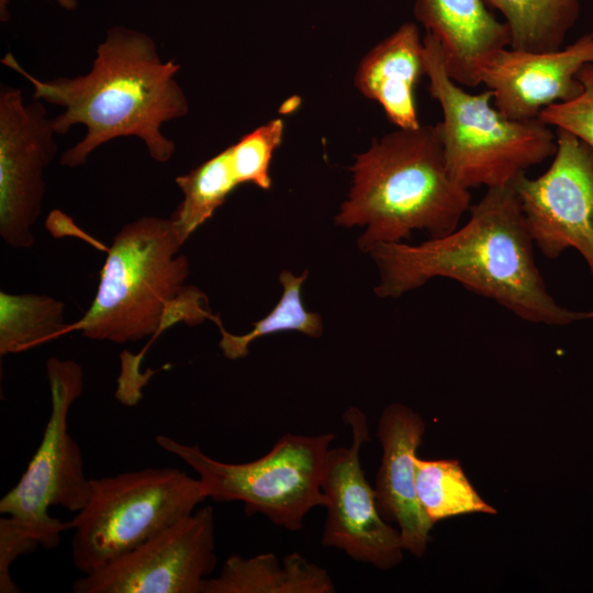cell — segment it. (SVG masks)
I'll list each match as a JSON object with an SVG mask.
<instances>
[{
	"mask_svg": "<svg viewBox=\"0 0 593 593\" xmlns=\"http://www.w3.org/2000/svg\"><path fill=\"white\" fill-rule=\"evenodd\" d=\"M369 254L380 273L373 289L379 298L395 299L434 278H447L529 323L593 320V311L569 310L548 292L512 186L488 188L471 204L467 222L449 234L417 245L383 243Z\"/></svg>",
	"mask_w": 593,
	"mask_h": 593,
	"instance_id": "obj_1",
	"label": "cell"
},
{
	"mask_svg": "<svg viewBox=\"0 0 593 593\" xmlns=\"http://www.w3.org/2000/svg\"><path fill=\"white\" fill-rule=\"evenodd\" d=\"M1 63L33 86L34 100L63 108L52 119L58 135L77 124L87 128L86 136L61 154V166L85 165L98 147L130 136L139 138L158 163L174 156L176 145L161 127L184 116L189 103L176 79L180 65L174 59L163 60L149 35L126 26L110 27L97 48L91 69L72 78L41 80L11 53Z\"/></svg>",
	"mask_w": 593,
	"mask_h": 593,
	"instance_id": "obj_2",
	"label": "cell"
},
{
	"mask_svg": "<svg viewBox=\"0 0 593 593\" xmlns=\"http://www.w3.org/2000/svg\"><path fill=\"white\" fill-rule=\"evenodd\" d=\"M353 186L335 216L365 231L357 244L369 253L413 231L449 234L471 206L470 190L449 175L437 125L398 128L355 156Z\"/></svg>",
	"mask_w": 593,
	"mask_h": 593,
	"instance_id": "obj_3",
	"label": "cell"
},
{
	"mask_svg": "<svg viewBox=\"0 0 593 593\" xmlns=\"http://www.w3.org/2000/svg\"><path fill=\"white\" fill-rule=\"evenodd\" d=\"M182 245L170 217L142 216L124 225L108 250L94 300L67 333L124 344L180 322L214 321L206 295L186 284L190 270Z\"/></svg>",
	"mask_w": 593,
	"mask_h": 593,
	"instance_id": "obj_4",
	"label": "cell"
},
{
	"mask_svg": "<svg viewBox=\"0 0 593 593\" xmlns=\"http://www.w3.org/2000/svg\"><path fill=\"white\" fill-rule=\"evenodd\" d=\"M428 91L439 103L437 125L449 175L463 188L511 186L533 166L552 157L557 136L541 120H513L493 103L486 89L470 93L447 74L440 45L423 37Z\"/></svg>",
	"mask_w": 593,
	"mask_h": 593,
	"instance_id": "obj_5",
	"label": "cell"
},
{
	"mask_svg": "<svg viewBox=\"0 0 593 593\" xmlns=\"http://www.w3.org/2000/svg\"><path fill=\"white\" fill-rule=\"evenodd\" d=\"M208 497L186 471L148 467L90 479L85 506L69 521L71 559L93 572L191 515Z\"/></svg>",
	"mask_w": 593,
	"mask_h": 593,
	"instance_id": "obj_6",
	"label": "cell"
},
{
	"mask_svg": "<svg viewBox=\"0 0 593 593\" xmlns=\"http://www.w3.org/2000/svg\"><path fill=\"white\" fill-rule=\"evenodd\" d=\"M335 435L284 434L262 457L230 463L208 456L198 445L166 435L157 445L193 469L208 499L242 502L248 515L262 514L288 530L302 528L311 510L323 506V480Z\"/></svg>",
	"mask_w": 593,
	"mask_h": 593,
	"instance_id": "obj_7",
	"label": "cell"
},
{
	"mask_svg": "<svg viewBox=\"0 0 593 593\" xmlns=\"http://www.w3.org/2000/svg\"><path fill=\"white\" fill-rule=\"evenodd\" d=\"M46 376L51 413L41 444L19 482L0 500V513L10 516L41 547L51 549L59 545L70 524L52 517L48 508L58 505L80 511L90 494V479L68 428L69 410L83 390V370L74 360L51 357Z\"/></svg>",
	"mask_w": 593,
	"mask_h": 593,
	"instance_id": "obj_8",
	"label": "cell"
},
{
	"mask_svg": "<svg viewBox=\"0 0 593 593\" xmlns=\"http://www.w3.org/2000/svg\"><path fill=\"white\" fill-rule=\"evenodd\" d=\"M557 149L537 178L519 176L511 184L534 246L549 259L574 248L593 277V148L556 128Z\"/></svg>",
	"mask_w": 593,
	"mask_h": 593,
	"instance_id": "obj_9",
	"label": "cell"
},
{
	"mask_svg": "<svg viewBox=\"0 0 593 593\" xmlns=\"http://www.w3.org/2000/svg\"><path fill=\"white\" fill-rule=\"evenodd\" d=\"M217 562L212 506L74 582L75 593H202Z\"/></svg>",
	"mask_w": 593,
	"mask_h": 593,
	"instance_id": "obj_10",
	"label": "cell"
},
{
	"mask_svg": "<svg viewBox=\"0 0 593 593\" xmlns=\"http://www.w3.org/2000/svg\"><path fill=\"white\" fill-rule=\"evenodd\" d=\"M343 419L350 428L351 444L331 447L328 452L322 485L326 508L322 545L357 562L391 569L402 561L404 547L400 530L380 515L374 490L362 470L360 451L370 440L368 421L355 406L346 410Z\"/></svg>",
	"mask_w": 593,
	"mask_h": 593,
	"instance_id": "obj_11",
	"label": "cell"
},
{
	"mask_svg": "<svg viewBox=\"0 0 593 593\" xmlns=\"http://www.w3.org/2000/svg\"><path fill=\"white\" fill-rule=\"evenodd\" d=\"M55 132L42 101L0 87V236L13 248L34 245L33 227L45 193L44 170L56 153Z\"/></svg>",
	"mask_w": 593,
	"mask_h": 593,
	"instance_id": "obj_12",
	"label": "cell"
},
{
	"mask_svg": "<svg viewBox=\"0 0 593 593\" xmlns=\"http://www.w3.org/2000/svg\"><path fill=\"white\" fill-rule=\"evenodd\" d=\"M588 64H593V33L551 51L500 49L482 65L479 81L505 116L533 120L545 108L581 93L578 76Z\"/></svg>",
	"mask_w": 593,
	"mask_h": 593,
	"instance_id": "obj_13",
	"label": "cell"
},
{
	"mask_svg": "<svg viewBox=\"0 0 593 593\" xmlns=\"http://www.w3.org/2000/svg\"><path fill=\"white\" fill-rule=\"evenodd\" d=\"M424 432L421 415L401 403L382 411L377 429L382 447L373 489L377 506L384 521L398 524L404 549L415 557L425 553L434 526L421 506L415 485L414 458Z\"/></svg>",
	"mask_w": 593,
	"mask_h": 593,
	"instance_id": "obj_14",
	"label": "cell"
},
{
	"mask_svg": "<svg viewBox=\"0 0 593 593\" xmlns=\"http://www.w3.org/2000/svg\"><path fill=\"white\" fill-rule=\"evenodd\" d=\"M414 15L440 45L448 76L466 87L480 85L482 65L511 46V33L483 0H415Z\"/></svg>",
	"mask_w": 593,
	"mask_h": 593,
	"instance_id": "obj_15",
	"label": "cell"
},
{
	"mask_svg": "<svg viewBox=\"0 0 593 593\" xmlns=\"http://www.w3.org/2000/svg\"><path fill=\"white\" fill-rule=\"evenodd\" d=\"M424 75L423 38L415 23L405 22L362 58L355 86L378 102L398 128H415L421 123L414 92Z\"/></svg>",
	"mask_w": 593,
	"mask_h": 593,
	"instance_id": "obj_16",
	"label": "cell"
},
{
	"mask_svg": "<svg viewBox=\"0 0 593 593\" xmlns=\"http://www.w3.org/2000/svg\"><path fill=\"white\" fill-rule=\"evenodd\" d=\"M333 592L335 585L327 570L295 551L281 559L272 552L249 558L233 553L202 589V593Z\"/></svg>",
	"mask_w": 593,
	"mask_h": 593,
	"instance_id": "obj_17",
	"label": "cell"
},
{
	"mask_svg": "<svg viewBox=\"0 0 593 593\" xmlns=\"http://www.w3.org/2000/svg\"><path fill=\"white\" fill-rule=\"evenodd\" d=\"M176 183L183 199L170 220L184 244L244 181L228 146L189 172L178 176Z\"/></svg>",
	"mask_w": 593,
	"mask_h": 593,
	"instance_id": "obj_18",
	"label": "cell"
},
{
	"mask_svg": "<svg viewBox=\"0 0 593 593\" xmlns=\"http://www.w3.org/2000/svg\"><path fill=\"white\" fill-rule=\"evenodd\" d=\"M505 19L514 49L544 52L562 47L579 16L580 0H483Z\"/></svg>",
	"mask_w": 593,
	"mask_h": 593,
	"instance_id": "obj_19",
	"label": "cell"
},
{
	"mask_svg": "<svg viewBox=\"0 0 593 593\" xmlns=\"http://www.w3.org/2000/svg\"><path fill=\"white\" fill-rule=\"evenodd\" d=\"M64 303L37 294L0 292V354L22 353L67 333Z\"/></svg>",
	"mask_w": 593,
	"mask_h": 593,
	"instance_id": "obj_20",
	"label": "cell"
},
{
	"mask_svg": "<svg viewBox=\"0 0 593 593\" xmlns=\"http://www.w3.org/2000/svg\"><path fill=\"white\" fill-rule=\"evenodd\" d=\"M415 485L421 506L435 524L469 513L494 514L455 459L424 460L415 456Z\"/></svg>",
	"mask_w": 593,
	"mask_h": 593,
	"instance_id": "obj_21",
	"label": "cell"
},
{
	"mask_svg": "<svg viewBox=\"0 0 593 593\" xmlns=\"http://www.w3.org/2000/svg\"><path fill=\"white\" fill-rule=\"evenodd\" d=\"M309 275L304 270L294 276L288 270L279 275L283 292L276 306L264 318L253 325V329L243 335L227 332L217 315L214 323L221 333L220 348L223 355L231 360L245 358L249 353V345L259 337L295 331L310 337H320L323 333L322 318L317 313L307 311L301 300V286Z\"/></svg>",
	"mask_w": 593,
	"mask_h": 593,
	"instance_id": "obj_22",
	"label": "cell"
},
{
	"mask_svg": "<svg viewBox=\"0 0 593 593\" xmlns=\"http://www.w3.org/2000/svg\"><path fill=\"white\" fill-rule=\"evenodd\" d=\"M283 131L282 120L273 119L230 146L244 183L255 184L262 190L271 188L270 164L282 142Z\"/></svg>",
	"mask_w": 593,
	"mask_h": 593,
	"instance_id": "obj_23",
	"label": "cell"
},
{
	"mask_svg": "<svg viewBox=\"0 0 593 593\" xmlns=\"http://www.w3.org/2000/svg\"><path fill=\"white\" fill-rule=\"evenodd\" d=\"M582 91L567 102L551 104L538 119L551 127L566 130L593 148V64L585 65L579 76Z\"/></svg>",
	"mask_w": 593,
	"mask_h": 593,
	"instance_id": "obj_24",
	"label": "cell"
},
{
	"mask_svg": "<svg viewBox=\"0 0 593 593\" xmlns=\"http://www.w3.org/2000/svg\"><path fill=\"white\" fill-rule=\"evenodd\" d=\"M38 546V542L21 529L10 516L4 515L0 518L1 593L19 592L10 574L11 566L18 557L32 553Z\"/></svg>",
	"mask_w": 593,
	"mask_h": 593,
	"instance_id": "obj_25",
	"label": "cell"
},
{
	"mask_svg": "<svg viewBox=\"0 0 593 593\" xmlns=\"http://www.w3.org/2000/svg\"><path fill=\"white\" fill-rule=\"evenodd\" d=\"M60 7L67 10H74L77 7V0H54ZM9 3L10 0H0V20L2 23L9 19Z\"/></svg>",
	"mask_w": 593,
	"mask_h": 593,
	"instance_id": "obj_26",
	"label": "cell"
}]
</instances>
